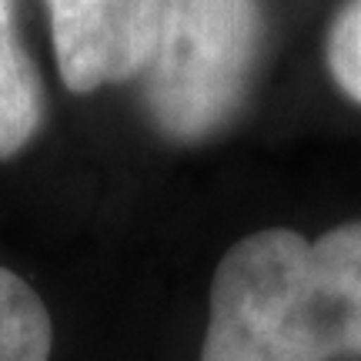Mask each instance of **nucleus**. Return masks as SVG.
I'll list each match as a JSON object with an SVG mask.
<instances>
[{"label":"nucleus","mask_w":361,"mask_h":361,"mask_svg":"<svg viewBox=\"0 0 361 361\" xmlns=\"http://www.w3.org/2000/svg\"><path fill=\"white\" fill-rule=\"evenodd\" d=\"M361 355V221L308 241L258 231L221 258L201 361Z\"/></svg>","instance_id":"obj_1"},{"label":"nucleus","mask_w":361,"mask_h":361,"mask_svg":"<svg viewBox=\"0 0 361 361\" xmlns=\"http://www.w3.org/2000/svg\"><path fill=\"white\" fill-rule=\"evenodd\" d=\"M258 37V0H168L147 64L157 124L178 141L211 134L245 90Z\"/></svg>","instance_id":"obj_2"},{"label":"nucleus","mask_w":361,"mask_h":361,"mask_svg":"<svg viewBox=\"0 0 361 361\" xmlns=\"http://www.w3.org/2000/svg\"><path fill=\"white\" fill-rule=\"evenodd\" d=\"M47 11L61 78L87 94L151 64L168 0H47Z\"/></svg>","instance_id":"obj_3"},{"label":"nucleus","mask_w":361,"mask_h":361,"mask_svg":"<svg viewBox=\"0 0 361 361\" xmlns=\"http://www.w3.org/2000/svg\"><path fill=\"white\" fill-rule=\"evenodd\" d=\"M40 124L37 74L13 37L11 0H0V157L17 154Z\"/></svg>","instance_id":"obj_4"},{"label":"nucleus","mask_w":361,"mask_h":361,"mask_svg":"<svg viewBox=\"0 0 361 361\" xmlns=\"http://www.w3.org/2000/svg\"><path fill=\"white\" fill-rule=\"evenodd\" d=\"M51 345V314L37 291L0 268V361H47Z\"/></svg>","instance_id":"obj_5"},{"label":"nucleus","mask_w":361,"mask_h":361,"mask_svg":"<svg viewBox=\"0 0 361 361\" xmlns=\"http://www.w3.org/2000/svg\"><path fill=\"white\" fill-rule=\"evenodd\" d=\"M328 67L338 87L361 104V0H351L328 34Z\"/></svg>","instance_id":"obj_6"}]
</instances>
